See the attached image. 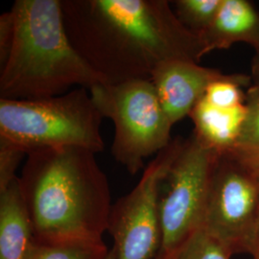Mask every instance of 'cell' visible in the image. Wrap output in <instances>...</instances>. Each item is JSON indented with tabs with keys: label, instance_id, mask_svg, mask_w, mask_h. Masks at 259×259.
<instances>
[{
	"label": "cell",
	"instance_id": "obj_5",
	"mask_svg": "<svg viewBox=\"0 0 259 259\" xmlns=\"http://www.w3.org/2000/svg\"><path fill=\"white\" fill-rule=\"evenodd\" d=\"M101 115L114 124L111 154L131 175L172 141L170 123L151 80L94 84L90 89Z\"/></svg>",
	"mask_w": 259,
	"mask_h": 259
},
{
	"label": "cell",
	"instance_id": "obj_8",
	"mask_svg": "<svg viewBox=\"0 0 259 259\" xmlns=\"http://www.w3.org/2000/svg\"><path fill=\"white\" fill-rule=\"evenodd\" d=\"M258 218V177L232 157H220L203 229L232 255L250 253Z\"/></svg>",
	"mask_w": 259,
	"mask_h": 259
},
{
	"label": "cell",
	"instance_id": "obj_2",
	"mask_svg": "<svg viewBox=\"0 0 259 259\" xmlns=\"http://www.w3.org/2000/svg\"><path fill=\"white\" fill-rule=\"evenodd\" d=\"M95 155L81 147L28 153L19 185L36 240H103L112 204Z\"/></svg>",
	"mask_w": 259,
	"mask_h": 259
},
{
	"label": "cell",
	"instance_id": "obj_11",
	"mask_svg": "<svg viewBox=\"0 0 259 259\" xmlns=\"http://www.w3.org/2000/svg\"><path fill=\"white\" fill-rule=\"evenodd\" d=\"M34 239L18 177L0 191V259H26Z\"/></svg>",
	"mask_w": 259,
	"mask_h": 259
},
{
	"label": "cell",
	"instance_id": "obj_3",
	"mask_svg": "<svg viewBox=\"0 0 259 259\" xmlns=\"http://www.w3.org/2000/svg\"><path fill=\"white\" fill-rule=\"evenodd\" d=\"M13 37L0 61V99L37 100L104 83L65 32L62 0H17Z\"/></svg>",
	"mask_w": 259,
	"mask_h": 259
},
{
	"label": "cell",
	"instance_id": "obj_9",
	"mask_svg": "<svg viewBox=\"0 0 259 259\" xmlns=\"http://www.w3.org/2000/svg\"><path fill=\"white\" fill-rule=\"evenodd\" d=\"M223 75L220 70L201 66L193 61L170 60L157 66L151 82L168 119L174 125L189 116L207 87Z\"/></svg>",
	"mask_w": 259,
	"mask_h": 259
},
{
	"label": "cell",
	"instance_id": "obj_15",
	"mask_svg": "<svg viewBox=\"0 0 259 259\" xmlns=\"http://www.w3.org/2000/svg\"><path fill=\"white\" fill-rule=\"evenodd\" d=\"M251 85L250 76L245 74H224L213 81L204 93V100L215 107L233 109L246 104L247 94L243 89Z\"/></svg>",
	"mask_w": 259,
	"mask_h": 259
},
{
	"label": "cell",
	"instance_id": "obj_7",
	"mask_svg": "<svg viewBox=\"0 0 259 259\" xmlns=\"http://www.w3.org/2000/svg\"><path fill=\"white\" fill-rule=\"evenodd\" d=\"M183 139L177 138L160 151L138 185L111 205L107 232L114 241L116 259H157L162 244L159 188Z\"/></svg>",
	"mask_w": 259,
	"mask_h": 259
},
{
	"label": "cell",
	"instance_id": "obj_4",
	"mask_svg": "<svg viewBox=\"0 0 259 259\" xmlns=\"http://www.w3.org/2000/svg\"><path fill=\"white\" fill-rule=\"evenodd\" d=\"M103 116L90 90H74L46 99H0V139L26 153L41 148L81 147L104 151Z\"/></svg>",
	"mask_w": 259,
	"mask_h": 259
},
{
	"label": "cell",
	"instance_id": "obj_22",
	"mask_svg": "<svg viewBox=\"0 0 259 259\" xmlns=\"http://www.w3.org/2000/svg\"><path fill=\"white\" fill-rule=\"evenodd\" d=\"M257 177H258V178H259V176H257Z\"/></svg>",
	"mask_w": 259,
	"mask_h": 259
},
{
	"label": "cell",
	"instance_id": "obj_20",
	"mask_svg": "<svg viewBox=\"0 0 259 259\" xmlns=\"http://www.w3.org/2000/svg\"><path fill=\"white\" fill-rule=\"evenodd\" d=\"M250 254L252 256V259H259V218L257 224H256L254 236H253V240H252L251 248H250Z\"/></svg>",
	"mask_w": 259,
	"mask_h": 259
},
{
	"label": "cell",
	"instance_id": "obj_19",
	"mask_svg": "<svg viewBox=\"0 0 259 259\" xmlns=\"http://www.w3.org/2000/svg\"><path fill=\"white\" fill-rule=\"evenodd\" d=\"M251 84L259 88V49L255 51L251 62Z\"/></svg>",
	"mask_w": 259,
	"mask_h": 259
},
{
	"label": "cell",
	"instance_id": "obj_13",
	"mask_svg": "<svg viewBox=\"0 0 259 259\" xmlns=\"http://www.w3.org/2000/svg\"><path fill=\"white\" fill-rule=\"evenodd\" d=\"M246 94V119L234 147L226 156L259 176V88L251 84Z\"/></svg>",
	"mask_w": 259,
	"mask_h": 259
},
{
	"label": "cell",
	"instance_id": "obj_16",
	"mask_svg": "<svg viewBox=\"0 0 259 259\" xmlns=\"http://www.w3.org/2000/svg\"><path fill=\"white\" fill-rule=\"evenodd\" d=\"M223 0H177L175 14L182 24L200 37L211 24Z\"/></svg>",
	"mask_w": 259,
	"mask_h": 259
},
{
	"label": "cell",
	"instance_id": "obj_6",
	"mask_svg": "<svg viewBox=\"0 0 259 259\" xmlns=\"http://www.w3.org/2000/svg\"><path fill=\"white\" fill-rule=\"evenodd\" d=\"M219 158L194 133L189 139H183L159 188L162 244L157 259L203 229L213 173Z\"/></svg>",
	"mask_w": 259,
	"mask_h": 259
},
{
	"label": "cell",
	"instance_id": "obj_1",
	"mask_svg": "<svg viewBox=\"0 0 259 259\" xmlns=\"http://www.w3.org/2000/svg\"><path fill=\"white\" fill-rule=\"evenodd\" d=\"M62 11L75 50L104 83L151 80L163 62L204 56L166 0H62Z\"/></svg>",
	"mask_w": 259,
	"mask_h": 259
},
{
	"label": "cell",
	"instance_id": "obj_10",
	"mask_svg": "<svg viewBox=\"0 0 259 259\" xmlns=\"http://www.w3.org/2000/svg\"><path fill=\"white\" fill-rule=\"evenodd\" d=\"M204 55L247 44L259 49V12L248 0H223L211 24L200 36Z\"/></svg>",
	"mask_w": 259,
	"mask_h": 259
},
{
	"label": "cell",
	"instance_id": "obj_14",
	"mask_svg": "<svg viewBox=\"0 0 259 259\" xmlns=\"http://www.w3.org/2000/svg\"><path fill=\"white\" fill-rule=\"evenodd\" d=\"M109 251L103 240L34 239L26 259H106Z\"/></svg>",
	"mask_w": 259,
	"mask_h": 259
},
{
	"label": "cell",
	"instance_id": "obj_21",
	"mask_svg": "<svg viewBox=\"0 0 259 259\" xmlns=\"http://www.w3.org/2000/svg\"><path fill=\"white\" fill-rule=\"evenodd\" d=\"M106 259H116V252H115V250L113 249V247H112V249L109 251V253H108Z\"/></svg>",
	"mask_w": 259,
	"mask_h": 259
},
{
	"label": "cell",
	"instance_id": "obj_17",
	"mask_svg": "<svg viewBox=\"0 0 259 259\" xmlns=\"http://www.w3.org/2000/svg\"><path fill=\"white\" fill-rule=\"evenodd\" d=\"M232 256L219 242L201 229L174 250L157 259H231Z\"/></svg>",
	"mask_w": 259,
	"mask_h": 259
},
{
	"label": "cell",
	"instance_id": "obj_18",
	"mask_svg": "<svg viewBox=\"0 0 259 259\" xmlns=\"http://www.w3.org/2000/svg\"><path fill=\"white\" fill-rule=\"evenodd\" d=\"M27 153L18 146L0 139V191L4 190L18 176L16 171Z\"/></svg>",
	"mask_w": 259,
	"mask_h": 259
},
{
	"label": "cell",
	"instance_id": "obj_12",
	"mask_svg": "<svg viewBox=\"0 0 259 259\" xmlns=\"http://www.w3.org/2000/svg\"><path fill=\"white\" fill-rule=\"evenodd\" d=\"M247 115V106L233 109L215 107L202 98L190 112L194 135L220 157L231 153Z\"/></svg>",
	"mask_w": 259,
	"mask_h": 259
}]
</instances>
